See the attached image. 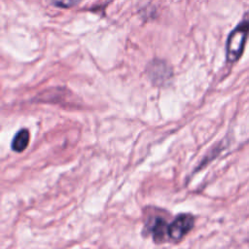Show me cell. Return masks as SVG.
<instances>
[{
	"label": "cell",
	"instance_id": "277c9868",
	"mask_svg": "<svg viewBox=\"0 0 249 249\" xmlns=\"http://www.w3.org/2000/svg\"><path fill=\"white\" fill-rule=\"evenodd\" d=\"M153 237V240L157 243L163 241L165 235H167L168 225L166 221L161 217H155L152 221H149L145 227Z\"/></svg>",
	"mask_w": 249,
	"mask_h": 249
},
{
	"label": "cell",
	"instance_id": "3957f363",
	"mask_svg": "<svg viewBox=\"0 0 249 249\" xmlns=\"http://www.w3.org/2000/svg\"><path fill=\"white\" fill-rule=\"evenodd\" d=\"M148 75L154 84L162 85L170 79L172 71L163 61L156 60L153 61L148 67Z\"/></svg>",
	"mask_w": 249,
	"mask_h": 249
},
{
	"label": "cell",
	"instance_id": "6da1fadb",
	"mask_svg": "<svg viewBox=\"0 0 249 249\" xmlns=\"http://www.w3.org/2000/svg\"><path fill=\"white\" fill-rule=\"evenodd\" d=\"M249 37V14L231 30L226 44V57L229 63H234L242 56Z\"/></svg>",
	"mask_w": 249,
	"mask_h": 249
},
{
	"label": "cell",
	"instance_id": "7a4b0ae2",
	"mask_svg": "<svg viewBox=\"0 0 249 249\" xmlns=\"http://www.w3.org/2000/svg\"><path fill=\"white\" fill-rule=\"evenodd\" d=\"M194 225L195 217L192 214L181 213L177 215L168 225L167 236L174 241H178L182 239L194 228Z\"/></svg>",
	"mask_w": 249,
	"mask_h": 249
},
{
	"label": "cell",
	"instance_id": "8992f818",
	"mask_svg": "<svg viewBox=\"0 0 249 249\" xmlns=\"http://www.w3.org/2000/svg\"><path fill=\"white\" fill-rule=\"evenodd\" d=\"M51 1L55 6L62 7V8H68V7L78 4L82 0H51Z\"/></svg>",
	"mask_w": 249,
	"mask_h": 249
},
{
	"label": "cell",
	"instance_id": "5b68a950",
	"mask_svg": "<svg viewBox=\"0 0 249 249\" xmlns=\"http://www.w3.org/2000/svg\"><path fill=\"white\" fill-rule=\"evenodd\" d=\"M29 138H30V134L26 128L19 129L13 137V140L11 143L12 150L18 153L24 151L29 144Z\"/></svg>",
	"mask_w": 249,
	"mask_h": 249
}]
</instances>
